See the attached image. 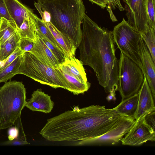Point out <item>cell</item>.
<instances>
[{
    "instance_id": "cell-5",
    "label": "cell",
    "mask_w": 155,
    "mask_h": 155,
    "mask_svg": "<svg viewBox=\"0 0 155 155\" xmlns=\"http://www.w3.org/2000/svg\"><path fill=\"white\" fill-rule=\"evenodd\" d=\"M18 74L25 75L41 84L54 88L66 89L65 85L55 68L43 63L30 52H25L23 54Z\"/></svg>"
},
{
    "instance_id": "cell-30",
    "label": "cell",
    "mask_w": 155,
    "mask_h": 155,
    "mask_svg": "<svg viewBox=\"0 0 155 155\" xmlns=\"http://www.w3.org/2000/svg\"><path fill=\"white\" fill-rule=\"evenodd\" d=\"M155 117V110L147 113L142 117L144 122L154 131Z\"/></svg>"
},
{
    "instance_id": "cell-33",
    "label": "cell",
    "mask_w": 155,
    "mask_h": 155,
    "mask_svg": "<svg viewBox=\"0 0 155 155\" xmlns=\"http://www.w3.org/2000/svg\"><path fill=\"white\" fill-rule=\"evenodd\" d=\"M30 144L27 140L17 138L12 140L5 141L2 143L1 145H20Z\"/></svg>"
},
{
    "instance_id": "cell-1",
    "label": "cell",
    "mask_w": 155,
    "mask_h": 155,
    "mask_svg": "<svg viewBox=\"0 0 155 155\" xmlns=\"http://www.w3.org/2000/svg\"><path fill=\"white\" fill-rule=\"evenodd\" d=\"M122 116L104 106H75L48 119L39 133L49 141H83L105 134Z\"/></svg>"
},
{
    "instance_id": "cell-13",
    "label": "cell",
    "mask_w": 155,
    "mask_h": 155,
    "mask_svg": "<svg viewBox=\"0 0 155 155\" xmlns=\"http://www.w3.org/2000/svg\"><path fill=\"white\" fill-rule=\"evenodd\" d=\"M54 105L51 96L39 89L33 91L31 98L26 101L25 107L33 111L48 113L51 112Z\"/></svg>"
},
{
    "instance_id": "cell-16",
    "label": "cell",
    "mask_w": 155,
    "mask_h": 155,
    "mask_svg": "<svg viewBox=\"0 0 155 155\" xmlns=\"http://www.w3.org/2000/svg\"><path fill=\"white\" fill-rule=\"evenodd\" d=\"M5 1L9 13L18 30L24 19L33 12L18 0H5Z\"/></svg>"
},
{
    "instance_id": "cell-14",
    "label": "cell",
    "mask_w": 155,
    "mask_h": 155,
    "mask_svg": "<svg viewBox=\"0 0 155 155\" xmlns=\"http://www.w3.org/2000/svg\"><path fill=\"white\" fill-rule=\"evenodd\" d=\"M83 64L80 61L74 56L65 55L64 61L58 66L63 71L72 75L83 83H87L85 70Z\"/></svg>"
},
{
    "instance_id": "cell-12",
    "label": "cell",
    "mask_w": 155,
    "mask_h": 155,
    "mask_svg": "<svg viewBox=\"0 0 155 155\" xmlns=\"http://www.w3.org/2000/svg\"><path fill=\"white\" fill-rule=\"evenodd\" d=\"M138 93L137 108L134 117L136 121L140 120L147 113L155 110V101L145 76L143 82Z\"/></svg>"
},
{
    "instance_id": "cell-31",
    "label": "cell",
    "mask_w": 155,
    "mask_h": 155,
    "mask_svg": "<svg viewBox=\"0 0 155 155\" xmlns=\"http://www.w3.org/2000/svg\"><path fill=\"white\" fill-rule=\"evenodd\" d=\"M2 18L14 22L8 11L5 0H0V19Z\"/></svg>"
},
{
    "instance_id": "cell-36",
    "label": "cell",
    "mask_w": 155,
    "mask_h": 155,
    "mask_svg": "<svg viewBox=\"0 0 155 155\" xmlns=\"http://www.w3.org/2000/svg\"><path fill=\"white\" fill-rule=\"evenodd\" d=\"M115 92L114 90H112L109 93V94L106 97V99L108 101H114L116 100L115 97Z\"/></svg>"
},
{
    "instance_id": "cell-3",
    "label": "cell",
    "mask_w": 155,
    "mask_h": 155,
    "mask_svg": "<svg viewBox=\"0 0 155 155\" xmlns=\"http://www.w3.org/2000/svg\"><path fill=\"white\" fill-rule=\"evenodd\" d=\"M42 11L48 13L50 22L78 48L81 41V25L85 8L82 0H38Z\"/></svg>"
},
{
    "instance_id": "cell-18",
    "label": "cell",
    "mask_w": 155,
    "mask_h": 155,
    "mask_svg": "<svg viewBox=\"0 0 155 155\" xmlns=\"http://www.w3.org/2000/svg\"><path fill=\"white\" fill-rule=\"evenodd\" d=\"M46 23L65 55L74 56L77 48L72 41L58 31L50 22Z\"/></svg>"
},
{
    "instance_id": "cell-9",
    "label": "cell",
    "mask_w": 155,
    "mask_h": 155,
    "mask_svg": "<svg viewBox=\"0 0 155 155\" xmlns=\"http://www.w3.org/2000/svg\"><path fill=\"white\" fill-rule=\"evenodd\" d=\"M124 2L128 23L140 33L145 32L150 27L146 0H127Z\"/></svg>"
},
{
    "instance_id": "cell-24",
    "label": "cell",
    "mask_w": 155,
    "mask_h": 155,
    "mask_svg": "<svg viewBox=\"0 0 155 155\" xmlns=\"http://www.w3.org/2000/svg\"><path fill=\"white\" fill-rule=\"evenodd\" d=\"M35 23L36 30L48 41L64 53L47 26L46 23L36 15L35 16Z\"/></svg>"
},
{
    "instance_id": "cell-10",
    "label": "cell",
    "mask_w": 155,
    "mask_h": 155,
    "mask_svg": "<svg viewBox=\"0 0 155 155\" xmlns=\"http://www.w3.org/2000/svg\"><path fill=\"white\" fill-rule=\"evenodd\" d=\"M125 135L120 140L123 145L137 146L148 141L155 140V131L144 122L142 118L135 121Z\"/></svg>"
},
{
    "instance_id": "cell-29",
    "label": "cell",
    "mask_w": 155,
    "mask_h": 155,
    "mask_svg": "<svg viewBox=\"0 0 155 155\" xmlns=\"http://www.w3.org/2000/svg\"><path fill=\"white\" fill-rule=\"evenodd\" d=\"M24 53L18 47L15 50L8 58L3 61L0 62V70L11 63L16 58L22 54Z\"/></svg>"
},
{
    "instance_id": "cell-17",
    "label": "cell",
    "mask_w": 155,
    "mask_h": 155,
    "mask_svg": "<svg viewBox=\"0 0 155 155\" xmlns=\"http://www.w3.org/2000/svg\"><path fill=\"white\" fill-rule=\"evenodd\" d=\"M61 81L66 86V89L74 95L84 93L87 91L91 86V84L83 83L72 75L67 73L58 65L55 68Z\"/></svg>"
},
{
    "instance_id": "cell-28",
    "label": "cell",
    "mask_w": 155,
    "mask_h": 155,
    "mask_svg": "<svg viewBox=\"0 0 155 155\" xmlns=\"http://www.w3.org/2000/svg\"><path fill=\"white\" fill-rule=\"evenodd\" d=\"M34 41L28 38H20L18 47L23 52H30L31 51L34 44Z\"/></svg>"
},
{
    "instance_id": "cell-37",
    "label": "cell",
    "mask_w": 155,
    "mask_h": 155,
    "mask_svg": "<svg viewBox=\"0 0 155 155\" xmlns=\"http://www.w3.org/2000/svg\"><path fill=\"white\" fill-rule=\"evenodd\" d=\"M123 1H124V2H125V1H126V0H123Z\"/></svg>"
},
{
    "instance_id": "cell-26",
    "label": "cell",
    "mask_w": 155,
    "mask_h": 155,
    "mask_svg": "<svg viewBox=\"0 0 155 155\" xmlns=\"http://www.w3.org/2000/svg\"><path fill=\"white\" fill-rule=\"evenodd\" d=\"M36 33L50 50L58 59L60 64L63 62L64 60V53L48 41L37 30Z\"/></svg>"
},
{
    "instance_id": "cell-19",
    "label": "cell",
    "mask_w": 155,
    "mask_h": 155,
    "mask_svg": "<svg viewBox=\"0 0 155 155\" xmlns=\"http://www.w3.org/2000/svg\"><path fill=\"white\" fill-rule=\"evenodd\" d=\"M138 99V93L122 100L114 108L120 114L134 117L137 110Z\"/></svg>"
},
{
    "instance_id": "cell-25",
    "label": "cell",
    "mask_w": 155,
    "mask_h": 155,
    "mask_svg": "<svg viewBox=\"0 0 155 155\" xmlns=\"http://www.w3.org/2000/svg\"><path fill=\"white\" fill-rule=\"evenodd\" d=\"M140 34L155 63V29L150 27L145 32Z\"/></svg>"
},
{
    "instance_id": "cell-32",
    "label": "cell",
    "mask_w": 155,
    "mask_h": 155,
    "mask_svg": "<svg viewBox=\"0 0 155 155\" xmlns=\"http://www.w3.org/2000/svg\"><path fill=\"white\" fill-rule=\"evenodd\" d=\"M108 2V5L106 8H111L112 9L115 10L118 8L120 11L125 10L124 8L122 5L120 0H107Z\"/></svg>"
},
{
    "instance_id": "cell-4",
    "label": "cell",
    "mask_w": 155,
    "mask_h": 155,
    "mask_svg": "<svg viewBox=\"0 0 155 155\" xmlns=\"http://www.w3.org/2000/svg\"><path fill=\"white\" fill-rule=\"evenodd\" d=\"M26 89L22 82H6L0 88V130L14 125L25 107Z\"/></svg>"
},
{
    "instance_id": "cell-8",
    "label": "cell",
    "mask_w": 155,
    "mask_h": 155,
    "mask_svg": "<svg viewBox=\"0 0 155 155\" xmlns=\"http://www.w3.org/2000/svg\"><path fill=\"white\" fill-rule=\"evenodd\" d=\"M134 117L123 115L115 125L103 135L95 138L80 141L78 145H114L118 143L129 131L135 122Z\"/></svg>"
},
{
    "instance_id": "cell-11",
    "label": "cell",
    "mask_w": 155,
    "mask_h": 155,
    "mask_svg": "<svg viewBox=\"0 0 155 155\" xmlns=\"http://www.w3.org/2000/svg\"><path fill=\"white\" fill-rule=\"evenodd\" d=\"M139 45V54L143 66V72L155 101V63L141 37L140 39Z\"/></svg>"
},
{
    "instance_id": "cell-20",
    "label": "cell",
    "mask_w": 155,
    "mask_h": 155,
    "mask_svg": "<svg viewBox=\"0 0 155 155\" xmlns=\"http://www.w3.org/2000/svg\"><path fill=\"white\" fill-rule=\"evenodd\" d=\"M36 15L33 13L26 17L18 30L20 38L35 40L36 28L35 23Z\"/></svg>"
},
{
    "instance_id": "cell-6",
    "label": "cell",
    "mask_w": 155,
    "mask_h": 155,
    "mask_svg": "<svg viewBox=\"0 0 155 155\" xmlns=\"http://www.w3.org/2000/svg\"><path fill=\"white\" fill-rule=\"evenodd\" d=\"M144 77L140 68L120 52L117 90L120 93L122 100L138 92L143 82Z\"/></svg>"
},
{
    "instance_id": "cell-27",
    "label": "cell",
    "mask_w": 155,
    "mask_h": 155,
    "mask_svg": "<svg viewBox=\"0 0 155 155\" xmlns=\"http://www.w3.org/2000/svg\"><path fill=\"white\" fill-rule=\"evenodd\" d=\"M146 5L150 26L155 29V0H146Z\"/></svg>"
},
{
    "instance_id": "cell-2",
    "label": "cell",
    "mask_w": 155,
    "mask_h": 155,
    "mask_svg": "<svg viewBox=\"0 0 155 155\" xmlns=\"http://www.w3.org/2000/svg\"><path fill=\"white\" fill-rule=\"evenodd\" d=\"M82 37L78 47L80 59L93 70L106 93L118 88L119 60L112 31L102 28L85 13L82 22Z\"/></svg>"
},
{
    "instance_id": "cell-21",
    "label": "cell",
    "mask_w": 155,
    "mask_h": 155,
    "mask_svg": "<svg viewBox=\"0 0 155 155\" xmlns=\"http://www.w3.org/2000/svg\"><path fill=\"white\" fill-rule=\"evenodd\" d=\"M20 38L17 31L0 45V62L5 60L15 50Z\"/></svg>"
},
{
    "instance_id": "cell-7",
    "label": "cell",
    "mask_w": 155,
    "mask_h": 155,
    "mask_svg": "<svg viewBox=\"0 0 155 155\" xmlns=\"http://www.w3.org/2000/svg\"><path fill=\"white\" fill-rule=\"evenodd\" d=\"M112 33L114 42L121 52L134 62L143 71L139 54L140 33L134 29L124 18L121 22L114 27Z\"/></svg>"
},
{
    "instance_id": "cell-23",
    "label": "cell",
    "mask_w": 155,
    "mask_h": 155,
    "mask_svg": "<svg viewBox=\"0 0 155 155\" xmlns=\"http://www.w3.org/2000/svg\"><path fill=\"white\" fill-rule=\"evenodd\" d=\"M22 54L18 57L12 62L0 70V83L6 82L18 74Z\"/></svg>"
},
{
    "instance_id": "cell-22",
    "label": "cell",
    "mask_w": 155,
    "mask_h": 155,
    "mask_svg": "<svg viewBox=\"0 0 155 155\" xmlns=\"http://www.w3.org/2000/svg\"><path fill=\"white\" fill-rule=\"evenodd\" d=\"M18 31L15 23L2 18L0 19V45Z\"/></svg>"
},
{
    "instance_id": "cell-15",
    "label": "cell",
    "mask_w": 155,
    "mask_h": 155,
    "mask_svg": "<svg viewBox=\"0 0 155 155\" xmlns=\"http://www.w3.org/2000/svg\"><path fill=\"white\" fill-rule=\"evenodd\" d=\"M30 52L43 63L55 68L60 64L57 58L36 33L33 48Z\"/></svg>"
},
{
    "instance_id": "cell-34",
    "label": "cell",
    "mask_w": 155,
    "mask_h": 155,
    "mask_svg": "<svg viewBox=\"0 0 155 155\" xmlns=\"http://www.w3.org/2000/svg\"><path fill=\"white\" fill-rule=\"evenodd\" d=\"M18 130L15 126L10 128L8 130V139L9 140H12L18 137Z\"/></svg>"
},
{
    "instance_id": "cell-35",
    "label": "cell",
    "mask_w": 155,
    "mask_h": 155,
    "mask_svg": "<svg viewBox=\"0 0 155 155\" xmlns=\"http://www.w3.org/2000/svg\"><path fill=\"white\" fill-rule=\"evenodd\" d=\"M89 0L92 3L97 5L102 9L104 8L108 5V2L107 0Z\"/></svg>"
}]
</instances>
